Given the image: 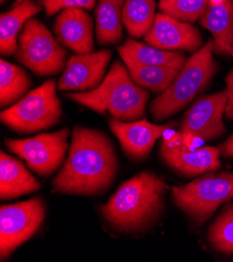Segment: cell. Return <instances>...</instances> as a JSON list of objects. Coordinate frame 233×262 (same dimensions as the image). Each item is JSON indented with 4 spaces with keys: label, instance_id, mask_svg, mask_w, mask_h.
<instances>
[{
    "label": "cell",
    "instance_id": "obj_1",
    "mask_svg": "<svg viewBox=\"0 0 233 262\" xmlns=\"http://www.w3.org/2000/svg\"><path fill=\"white\" fill-rule=\"evenodd\" d=\"M117 155L110 138L94 128H73L67 159L53 180V192L95 196L116 179Z\"/></svg>",
    "mask_w": 233,
    "mask_h": 262
},
{
    "label": "cell",
    "instance_id": "obj_2",
    "mask_svg": "<svg viewBox=\"0 0 233 262\" xmlns=\"http://www.w3.org/2000/svg\"><path fill=\"white\" fill-rule=\"evenodd\" d=\"M167 190V183L161 177L142 171L121 183L107 204L100 207V213L116 232L136 234L147 231L164 210Z\"/></svg>",
    "mask_w": 233,
    "mask_h": 262
},
{
    "label": "cell",
    "instance_id": "obj_3",
    "mask_svg": "<svg viewBox=\"0 0 233 262\" xmlns=\"http://www.w3.org/2000/svg\"><path fill=\"white\" fill-rule=\"evenodd\" d=\"M66 97L99 114L109 112L116 119L135 121L144 116L150 94L132 80L128 67L116 61L97 88L67 93Z\"/></svg>",
    "mask_w": 233,
    "mask_h": 262
},
{
    "label": "cell",
    "instance_id": "obj_4",
    "mask_svg": "<svg viewBox=\"0 0 233 262\" xmlns=\"http://www.w3.org/2000/svg\"><path fill=\"white\" fill-rule=\"evenodd\" d=\"M214 52L210 40L186 61L167 89L151 102L150 111L155 120L161 121L183 110L208 87L218 71Z\"/></svg>",
    "mask_w": 233,
    "mask_h": 262
},
{
    "label": "cell",
    "instance_id": "obj_5",
    "mask_svg": "<svg viewBox=\"0 0 233 262\" xmlns=\"http://www.w3.org/2000/svg\"><path fill=\"white\" fill-rule=\"evenodd\" d=\"M57 83L47 80L30 91L19 101L0 113L3 123L20 134H30L47 129L60 122L61 101L57 96Z\"/></svg>",
    "mask_w": 233,
    "mask_h": 262
},
{
    "label": "cell",
    "instance_id": "obj_6",
    "mask_svg": "<svg viewBox=\"0 0 233 262\" xmlns=\"http://www.w3.org/2000/svg\"><path fill=\"white\" fill-rule=\"evenodd\" d=\"M233 199V172H207L172 189L174 204L195 222L208 221L219 206Z\"/></svg>",
    "mask_w": 233,
    "mask_h": 262
},
{
    "label": "cell",
    "instance_id": "obj_7",
    "mask_svg": "<svg viewBox=\"0 0 233 262\" xmlns=\"http://www.w3.org/2000/svg\"><path fill=\"white\" fill-rule=\"evenodd\" d=\"M67 51L38 19L24 24L18 39L16 60L39 76L60 73L66 66Z\"/></svg>",
    "mask_w": 233,
    "mask_h": 262
},
{
    "label": "cell",
    "instance_id": "obj_8",
    "mask_svg": "<svg viewBox=\"0 0 233 262\" xmlns=\"http://www.w3.org/2000/svg\"><path fill=\"white\" fill-rule=\"evenodd\" d=\"M45 215L46 207L41 198L3 205L0 208V259L6 260L32 238L42 226Z\"/></svg>",
    "mask_w": 233,
    "mask_h": 262
},
{
    "label": "cell",
    "instance_id": "obj_9",
    "mask_svg": "<svg viewBox=\"0 0 233 262\" xmlns=\"http://www.w3.org/2000/svg\"><path fill=\"white\" fill-rule=\"evenodd\" d=\"M69 128L44 133L28 139H6V146L39 176H50L59 169L68 149Z\"/></svg>",
    "mask_w": 233,
    "mask_h": 262
},
{
    "label": "cell",
    "instance_id": "obj_10",
    "mask_svg": "<svg viewBox=\"0 0 233 262\" xmlns=\"http://www.w3.org/2000/svg\"><path fill=\"white\" fill-rule=\"evenodd\" d=\"M227 89L201 96L184 114L180 133H188L203 140H214L226 133L223 116L227 104Z\"/></svg>",
    "mask_w": 233,
    "mask_h": 262
},
{
    "label": "cell",
    "instance_id": "obj_11",
    "mask_svg": "<svg viewBox=\"0 0 233 262\" xmlns=\"http://www.w3.org/2000/svg\"><path fill=\"white\" fill-rule=\"evenodd\" d=\"M112 51L103 49L89 54H76L67 62L58 82L61 91H86L97 88L103 81Z\"/></svg>",
    "mask_w": 233,
    "mask_h": 262
},
{
    "label": "cell",
    "instance_id": "obj_12",
    "mask_svg": "<svg viewBox=\"0 0 233 262\" xmlns=\"http://www.w3.org/2000/svg\"><path fill=\"white\" fill-rule=\"evenodd\" d=\"M144 41L163 50L197 52L203 43L200 31L190 22L180 21L164 13H158Z\"/></svg>",
    "mask_w": 233,
    "mask_h": 262
},
{
    "label": "cell",
    "instance_id": "obj_13",
    "mask_svg": "<svg viewBox=\"0 0 233 262\" xmlns=\"http://www.w3.org/2000/svg\"><path fill=\"white\" fill-rule=\"evenodd\" d=\"M109 125L124 154L138 161L146 158L155 142L168 128V125L153 124L145 119L122 121L114 117L109 119Z\"/></svg>",
    "mask_w": 233,
    "mask_h": 262
},
{
    "label": "cell",
    "instance_id": "obj_14",
    "mask_svg": "<svg viewBox=\"0 0 233 262\" xmlns=\"http://www.w3.org/2000/svg\"><path fill=\"white\" fill-rule=\"evenodd\" d=\"M54 32L59 43L75 54H89L94 50L93 21L84 9L61 11L55 21Z\"/></svg>",
    "mask_w": 233,
    "mask_h": 262
},
{
    "label": "cell",
    "instance_id": "obj_15",
    "mask_svg": "<svg viewBox=\"0 0 233 262\" xmlns=\"http://www.w3.org/2000/svg\"><path fill=\"white\" fill-rule=\"evenodd\" d=\"M221 154L220 147L213 146H202L196 149L185 148L182 144L176 148L160 147L163 162L179 174L185 177L218 170L222 166Z\"/></svg>",
    "mask_w": 233,
    "mask_h": 262
},
{
    "label": "cell",
    "instance_id": "obj_16",
    "mask_svg": "<svg viewBox=\"0 0 233 262\" xmlns=\"http://www.w3.org/2000/svg\"><path fill=\"white\" fill-rule=\"evenodd\" d=\"M41 188L40 182L18 159L0 152V198L11 200L36 192Z\"/></svg>",
    "mask_w": 233,
    "mask_h": 262
},
{
    "label": "cell",
    "instance_id": "obj_17",
    "mask_svg": "<svg viewBox=\"0 0 233 262\" xmlns=\"http://www.w3.org/2000/svg\"><path fill=\"white\" fill-rule=\"evenodd\" d=\"M42 7L33 0L15 5L13 9L0 17V52L3 56L16 55L18 50V36L22 26L35 15L40 13Z\"/></svg>",
    "mask_w": 233,
    "mask_h": 262
},
{
    "label": "cell",
    "instance_id": "obj_18",
    "mask_svg": "<svg viewBox=\"0 0 233 262\" xmlns=\"http://www.w3.org/2000/svg\"><path fill=\"white\" fill-rule=\"evenodd\" d=\"M200 24L211 33L214 51L217 54H227L229 48H233V0L209 5Z\"/></svg>",
    "mask_w": 233,
    "mask_h": 262
},
{
    "label": "cell",
    "instance_id": "obj_19",
    "mask_svg": "<svg viewBox=\"0 0 233 262\" xmlns=\"http://www.w3.org/2000/svg\"><path fill=\"white\" fill-rule=\"evenodd\" d=\"M121 59L152 66H163L180 70L186 63V57L181 51L163 50L149 44L128 39L117 48Z\"/></svg>",
    "mask_w": 233,
    "mask_h": 262
},
{
    "label": "cell",
    "instance_id": "obj_20",
    "mask_svg": "<svg viewBox=\"0 0 233 262\" xmlns=\"http://www.w3.org/2000/svg\"><path fill=\"white\" fill-rule=\"evenodd\" d=\"M125 2L126 0H98L95 10V32L100 45H113L120 42Z\"/></svg>",
    "mask_w": 233,
    "mask_h": 262
},
{
    "label": "cell",
    "instance_id": "obj_21",
    "mask_svg": "<svg viewBox=\"0 0 233 262\" xmlns=\"http://www.w3.org/2000/svg\"><path fill=\"white\" fill-rule=\"evenodd\" d=\"M32 80L21 67L0 61V106H12L29 93Z\"/></svg>",
    "mask_w": 233,
    "mask_h": 262
},
{
    "label": "cell",
    "instance_id": "obj_22",
    "mask_svg": "<svg viewBox=\"0 0 233 262\" xmlns=\"http://www.w3.org/2000/svg\"><path fill=\"white\" fill-rule=\"evenodd\" d=\"M156 15L155 0H126L122 12V23L132 38H144L152 29Z\"/></svg>",
    "mask_w": 233,
    "mask_h": 262
},
{
    "label": "cell",
    "instance_id": "obj_23",
    "mask_svg": "<svg viewBox=\"0 0 233 262\" xmlns=\"http://www.w3.org/2000/svg\"><path fill=\"white\" fill-rule=\"evenodd\" d=\"M130 72L132 80L140 87L149 89L156 94H161L175 80L179 70L136 63L131 60L123 61Z\"/></svg>",
    "mask_w": 233,
    "mask_h": 262
},
{
    "label": "cell",
    "instance_id": "obj_24",
    "mask_svg": "<svg viewBox=\"0 0 233 262\" xmlns=\"http://www.w3.org/2000/svg\"><path fill=\"white\" fill-rule=\"evenodd\" d=\"M210 246L224 254H233V205H228L208 230Z\"/></svg>",
    "mask_w": 233,
    "mask_h": 262
},
{
    "label": "cell",
    "instance_id": "obj_25",
    "mask_svg": "<svg viewBox=\"0 0 233 262\" xmlns=\"http://www.w3.org/2000/svg\"><path fill=\"white\" fill-rule=\"evenodd\" d=\"M209 6V0H160L159 9L175 19L184 22L200 20Z\"/></svg>",
    "mask_w": 233,
    "mask_h": 262
},
{
    "label": "cell",
    "instance_id": "obj_26",
    "mask_svg": "<svg viewBox=\"0 0 233 262\" xmlns=\"http://www.w3.org/2000/svg\"><path fill=\"white\" fill-rule=\"evenodd\" d=\"M38 4L44 8L47 16H54L55 14L68 9H84L91 11L96 5V0H39Z\"/></svg>",
    "mask_w": 233,
    "mask_h": 262
},
{
    "label": "cell",
    "instance_id": "obj_27",
    "mask_svg": "<svg viewBox=\"0 0 233 262\" xmlns=\"http://www.w3.org/2000/svg\"><path fill=\"white\" fill-rule=\"evenodd\" d=\"M226 84H227V104L225 115L229 119H233V69L226 76Z\"/></svg>",
    "mask_w": 233,
    "mask_h": 262
},
{
    "label": "cell",
    "instance_id": "obj_28",
    "mask_svg": "<svg viewBox=\"0 0 233 262\" xmlns=\"http://www.w3.org/2000/svg\"><path fill=\"white\" fill-rule=\"evenodd\" d=\"M181 138H182V145L188 149H196V148L202 147L205 141L202 138L188 133H184V134L181 133Z\"/></svg>",
    "mask_w": 233,
    "mask_h": 262
},
{
    "label": "cell",
    "instance_id": "obj_29",
    "mask_svg": "<svg viewBox=\"0 0 233 262\" xmlns=\"http://www.w3.org/2000/svg\"><path fill=\"white\" fill-rule=\"evenodd\" d=\"M221 152L226 158L233 157V134L220 146Z\"/></svg>",
    "mask_w": 233,
    "mask_h": 262
},
{
    "label": "cell",
    "instance_id": "obj_30",
    "mask_svg": "<svg viewBox=\"0 0 233 262\" xmlns=\"http://www.w3.org/2000/svg\"><path fill=\"white\" fill-rule=\"evenodd\" d=\"M225 2L226 0H209V5H220Z\"/></svg>",
    "mask_w": 233,
    "mask_h": 262
},
{
    "label": "cell",
    "instance_id": "obj_31",
    "mask_svg": "<svg viewBox=\"0 0 233 262\" xmlns=\"http://www.w3.org/2000/svg\"><path fill=\"white\" fill-rule=\"evenodd\" d=\"M227 54H229L230 56L233 57V48H229V49L227 50Z\"/></svg>",
    "mask_w": 233,
    "mask_h": 262
},
{
    "label": "cell",
    "instance_id": "obj_32",
    "mask_svg": "<svg viewBox=\"0 0 233 262\" xmlns=\"http://www.w3.org/2000/svg\"><path fill=\"white\" fill-rule=\"evenodd\" d=\"M23 2H25V0H16V2H15V5H19V4L23 3ZM15 5H14V6H15Z\"/></svg>",
    "mask_w": 233,
    "mask_h": 262
},
{
    "label": "cell",
    "instance_id": "obj_33",
    "mask_svg": "<svg viewBox=\"0 0 233 262\" xmlns=\"http://www.w3.org/2000/svg\"><path fill=\"white\" fill-rule=\"evenodd\" d=\"M5 2V0H2V3H4Z\"/></svg>",
    "mask_w": 233,
    "mask_h": 262
}]
</instances>
